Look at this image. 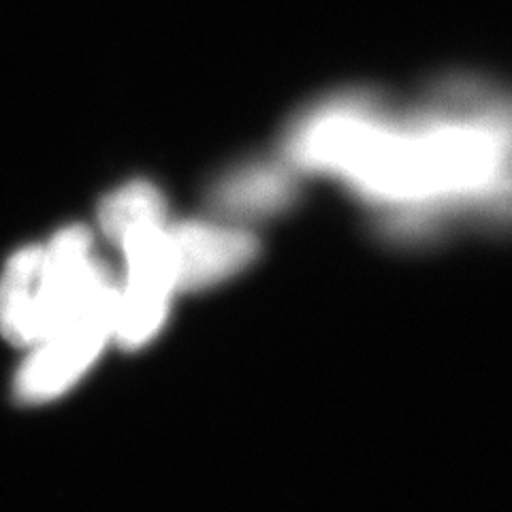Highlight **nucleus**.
Returning a JSON list of instances; mask_svg holds the SVG:
<instances>
[{
  "instance_id": "f03ea898",
  "label": "nucleus",
  "mask_w": 512,
  "mask_h": 512,
  "mask_svg": "<svg viewBox=\"0 0 512 512\" xmlns=\"http://www.w3.org/2000/svg\"><path fill=\"white\" fill-rule=\"evenodd\" d=\"M116 291L92 233L73 224L47 246L22 248L7 261L0 274V335L32 348Z\"/></svg>"
},
{
  "instance_id": "39448f33",
  "label": "nucleus",
  "mask_w": 512,
  "mask_h": 512,
  "mask_svg": "<svg viewBox=\"0 0 512 512\" xmlns=\"http://www.w3.org/2000/svg\"><path fill=\"white\" fill-rule=\"evenodd\" d=\"M178 291H203L242 274L259 254L256 235L233 222L184 220L169 224Z\"/></svg>"
},
{
  "instance_id": "20e7f679",
  "label": "nucleus",
  "mask_w": 512,
  "mask_h": 512,
  "mask_svg": "<svg viewBox=\"0 0 512 512\" xmlns=\"http://www.w3.org/2000/svg\"><path fill=\"white\" fill-rule=\"evenodd\" d=\"M116 303L118 291L32 346L15 374L13 391L20 402H52L92 370L107 342L114 340Z\"/></svg>"
},
{
  "instance_id": "423d86ee",
  "label": "nucleus",
  "mask_w": 512,
  "mask_h": 512,
  "mask_svg": "<svg viewBox=\"0 0 512 512\" xmlns=\"http://www.w3.org/2000/svg\"><path fill=\"white\" fill-rule=\"evenodd\" d=\"M295 197V182L288 169L252 165L227 175L214 188V207L233 224L276 216Z\"/></svg>"
},
{
  "instance_id": "7ed1b4c3",
  "label": "nucleus",
  "mask_w": 512,
  "mask_h": 512,
  "mask_svg": "<svg viewBox=\"0 0 512 512\" xmlns=\"http://www.w3.org/2000/svg\"><path fill=\"white\" fill-rule=\"evenodd\" d=\"M167 227L169 222L148 224L118 242L126 274L118 284L114 340L126 350L143 348L163 331L178 293Z\"/></svg>"
},
{
  "instance_id": "0eeeda50",
  "label": "nucleus",
  "mask_w": 512,
  "mask_h": 512,
  "mask_svg": "<svg viewBox=\"0 0 512 512\" xmlns=\"http://www.w3.org/2000/svg\"><path fill=\"white\" fill-rule=\"evenodd\" d=\"M99 222L105 237L118 246L128 231L148 224H167V203L152 184L133 182L103 201Z\"/></svg>"
},
{
  "instance_id": "f257e3e1",
  "label": "nucleus",
  "mask_w": 512,
  "mask_h": 512,
  "mask_svg": "<svg viewBox=\"0 0 512 512\" xmlns=\"http://www.w3.org/2000/svg\"><path fill=\"white\" fill-rule=\"evenodd\" d=\"M286 156L342 182L395 242L512 229V88L483 77L335 101L295 126Z\"/></svg>"
}]
</instances>
